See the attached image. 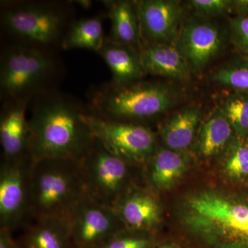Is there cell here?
<instances>
[{"mask_svg": "<svg viewBox=\"0 0 248 248\" xmlns=\"http://www.w3.org/2000/svg\"><path fill=\"white\" fill-rule=\"evenodd\" d=\"M86 109L57 90L41 94L29 103V156L38 160L79 161L94 138L82 118Z\"/></svg>", "mask_w": 248, "mask_h": 248, "instance_id": "6da1fadb", "label": "cell"}, {"mask_svg": "<svg viewBox=\"0 0 248 248\" xmlns=\"http://www.w3.org/2000/svg\"><path fill=\"white\" fill-rule=\"evenodd\" d=\"M184 230L203 248H248V192L205 190L181 205Z\"/></svg>", "mask_w": 248, "mask_h": 248, "instance_id": "7a4b0ae2", "label": "cell"}, {"mask_svg": "<svg viewBox=\"0 0 248 248\" xmlns=\"http://www.w3.org/2000/svg\"><path fill=\"white\" fill-rule=\"evenodd\" d=\"M74 12L70 1H3L1 31L8 44L56 53L76 19Z\"/></svg>", "mask_w": 248, "mask_h": 248, "instance_id": "3957f363", "label": "cell"}, {"mask_svg": "<svg viewBox=\"0 0 248 248\" xmlns=\"http://www.w3.org/2000/svg\"><path fill=\"white\" fill-rule=\"evenodd\" d=\"M87 195L79 162L47 159L32 161L29 186V213L36 220L69 221Z\"/></svg>", "mask_w": 248, "mask_h": 248, "instance_id": "277c9868", "label": "cell"}, {"mask_svg": "<svg viewBox=\"0 0 248 248\" xmlns=\"http://www.w3.org/2000/svg\"><path fill=\"white\" fill-rule=\"evenodd\" d=\"M62 75L63 67L56 53L7 44L0 58L1 102H31L57 90Z\"/></svg>", "mask_w": 248, "mask_h": 248, "instance_id": "5b68a950", "label": "cell"}, {"mask_svg": "<svg viewBox=\"0 0 248 248\" xmlns=\"http://www.w3.org/2000/svg\"><path fill=\"white\" fill-rule=\"evenodd\" d=\"M178 99L177 93L164 83L140 81L116 86L110 82L90 91L87 109L108 120L136 123L164 113Z\"/></svg>", "mask_w": 248, "mask_h": 248, "instance_id": "8992f818", "label": "cell"}, {"mask_svg": "<svg viewBox=\"0 0 248 248\" xmlns=\"http://www.w3.org/2000/svg\"><path fill=\"white\" fill-rule=\"evenodd\" d=\"M88 195L115 208L124 197L128 178V162L108 151L97 139L79 161Z\"/></svg>", "mask_w": 248, "mask_h": 248, "instance_id": "52a82bcc", "label": "cell"}, {"mask_svg": "<svg viewBox=\"0 0 248 248\" xmlns=\"http://www.w3.org/2000/svg\"><path fill=\"white\" fill-rule=\"evenodd\" d=\"M93 136L112 154L132 164L146 162L154 154L155 133L148 127L132 122L103 118L89 112L82 114Z\"/></svg>", "mask_w": 248, "mask_h": 248, "instance_id": "ba28073f", "label": "cell"}, {"mask_svg": "<svg viewBox=\"0 0 248 248\" xmlns=\"http://www.w3.org/2000/svg\"><path fill=\"white\" fill-rule=\"evenodd\" d=\"M69 223L76 248H100L125 227L113 208L88 194L72 214Z\"/></svg>", "mask_w": 248, "mask_h": 248, "instance_id": "9c48e42d", "label": "cell"}, {"mask_svg": "<svg viewBox=\"0 0 248 248\" xmlns=\"http://www.w3.org/2000/svg\"><path fill=\"white\" fill-rule=\"evenodd\" d=\"M32 161L4 160L0 172V223L1 228L12 231L29 213V186Z\"/></svg>", "mask_w": 248, "mask_h": 248, "instance_id": "30bf717a", "label": "cell"}, {"mask_svg": "<svg viewBox=\"0 0 248 248\" xmlns=\"http://www.w3.org/2000/svg\"><path fill=\"white\" fill-rule=\"evenodd\" d=\"M135 2L142 45H176L182 28L183 10L179 1L141 0Z\"/></svg>", "mask_w": 248, "mask_h": 248, "instance_id": "8fae6325", "label": "cell"}, {"mask_svg": "<svg viewBox=\"0 0 248 248\" xmlns=\"http://www.w3.org/2000/svg\"><path fill=\"white\" fill-rule=\"evenodd\" d=\"M223 32L206 18L192 19L182 26L176 46L192 70L202 71L221 52Z\"/></svg>", "mask_w": 248, "mask_h": 248, "instance_id": "7c38bea8", "label": "cell"}, {"mask_svg": "<svg viewBox=\"0 0 248 248\" xmlns=\"http://www.w3.org/2000/svg\"><path fill=\"white\" fill-rule=\"evenodd\" d=\"M29 103L26 100L2 102L0 114V142L6 161L29 156Z\"/></svg>", "mask_w": 248, "mask_h": 248, "instance_id": "4fadbf2b", "label": "cell"}, {"mask_svg": "<svg viewBox=\"0 0 248 248\" xmlns=\"http://www.w3.org/2000/svg\"><path fill=\"white\" fill-rule=\"evenodd\" d=\"M142 65L147 74L186 81L192 68L176 45H143L140 48Z\"/></svg>", "mask_w": 248, "mask_h": 248, "instance_id": "5bb4252c", "label": "cell"}, {"mask_svg": "<svg viewBox=\"0 0 248 248\" xmlns=\"http://www.w3.org/2000/svg\"><path fill=\"white\" fill-rule=\"evenodd\" d=\"M114 210L129 231L148 233L161 219V209L157 202L141 190L125 194Z\"/></svg>", "mask_w": 248, "mask_h": 248, "instance_id": "9a60e30c", "label": "cell"}, {"mask_svg": "<svg viewBox=\"0 0 248 248\" xmlns=\"http://www.w3.org/2000/svg\"><path fill=\"white\" fill-rule=\"evenodd\" d=\"M112 74L111 84L125 86L141 81L146 73L140 51L130 46L111 42L107 38L99 53Z\"/></svg>", "mask_w": 248, "mask_h": 248, "instance_id": "2e32d148", "label": "cell"}, {"mask_svg": "<svg viewBox=\"0 0 248 248\" xmlns=\"http://www.w3.org/2000/svg\"><path fill=\"white\" fill-rule=\"evenodd\" d=\"M102 2L111 22L110 33L107 38L140 50L142 42L135 1L106 0Z\"/></svg>", "mask_w": 248, "mask_h": 248, "instance_id": "e0dca14e", "label": "cell"}, {"mask_svg": "<svg viewBox=\"0 0 248 248\" xmlns=\"http://www.w3.org/2000/svg\"><path fill=\"white\" fill-rule=\"evenodd\" d=\"M200 116V108L197 106H189L176 112L160 129L165 145L179 153L187 149L193 141Z\"/></svg>", "mask_w": 248, "mask_h": 248, "instance_id": "ac0fdd59", "label": "cell"}, {"mask_svg": "<svg viewBox=\"0 0 248 248\" xmlns=\"http://www.w3.org/2000/svg\"><path fill=\"white\" fill-rule=\"evenodd\" d=\"M23 248H76L69 221L58 218L36 220L23 240Z\"/></svg>", "mask_w": 248, "mask_h": 248, "instance_id": "d6986e66", "label": "cell"}, {"mask_svg": "<svg viewBox=\"0 0 248 248\" xmlns=\"http://www.w3.org/2000/svg\"><path fill=\"white\" fill-rule=\"evenodd\" d=\"M104 16L75 19L62 40L61 48L69 50L84 49L99 53L107 37L104 35Z\"/></svg>", "mask_w": 248, "mask_h": 248, "instance_id": "ffe728a7", "label": "cell"}, {"mask_svg": "<svg viewBox=\"0 0 248 248\" xmlns=\"http://www.w3.org/2000/svg\"><path fill=\"white\" fill-rule=\"evenodd\" d=\"M236 140L231 124L218 108L201 128L198 151L203 157H212L231 146Z\"/></svg>", "mask_w": 248, "mask_h": 248, "instance_id": "44dd1931", "label": "cell"}, {"mask_svg": "<svg viewBox=\"0 0 248 248\" xmlns=\"http://www.w3.org/2000/svg\"><path fill=\"white\" fill-rule=\"evenodd\" d=\"M186 169V160L179 152L161 148L153 154L150 180L156 188L169 190L184 175Z\"/></svg>", "mask_w": 248, "mask_h": 248, "instance_id": "7402d4cb", "label": "cell"}, {"mask_svg": "<svg viewBox=\"0 0 248 248\" xmlns=\"http://www.w3.org/2000/svg\"><path fill=\"white\" fill-rule=\"evenodd\" d=\"M218 109L231 124L238 140L248 139V93L234 92L225 96Z\"/></svg>", "mask_w": 248, "mask_h": 248, "instance_id": "603a6c76", "label": "cell"}, {"mask_svg": "<svg viewBox=\"0 0 248 248\" xmlns=\"http://www.w3.org/2000/svg\"><path fill=\"white\" fill-rule=\"evenodd\" d=\"M211 80L217 84L248 93V60L244 59L221 67L212 74Z\"/></svg>", "mask_w": 248, "mask_h": 248, "instance_id": "cb8c5ba5", "label": "cell"}, {"mask_svg": "<svg viewBox=\"0 0 248 248\" xmlns=\"http://www.w3.org/2000/svg\"><path fill=\"white\" fill-rule=\"evenodd\" d=\"M225 174L234 182L248 179V140H236L228 148L224 163Z\"/></svg>", "mask_w": 248, "mask_h": 248, "instance_id": "d4e9b609", "label": "cell"}, {"mask_svg": "<svg viewBox=\"0 0 248 248\" xmlns=\"http://www.w3.org/2000/svg\"><path fill=\"white\" fill-rule=\"evenodd\" d=\"M100 248H155V240L148 232H121Z\"/></svg>", "mask_w": 248, "mask_h": 248, "instance_id": "484cf974", "label": "cell"}, {"mask_svg": "<svg viewBox=\"0 0 248 248\" xmlns=\"http://www.w3.org/2000/svg\"><path fill=\"white\" fill-rule=\"evenodd\" d=\"M229 27L235 48L248 60V14L237 15L232 18Z\"/></svg>", "mask_w": 248, "mask_h": 248, "instance_id": "4316f807", "label": "cell"}, {"mask_svg": "<svg viewBox=\"0 0 248 248\" xmlns=\"http://www.w3.org/2000/svg\"><path fill=\"white\" fill-rule=\"evenodd\" d=\"M190 4L197 16L206 19L234 11L233 1L228 0H192Z\"/></svg>", "mask_w": 248, "mask_h": 248, "instance_id": "83f0119b", "label": "cell"}, {"mask_svg": "<svg viewBox=\"0 0 248 248\" xmlns=\"http://www.w3.org/2000/svg\"><path fill=\"white\" fill-rule=\"evenodd\" d=\"M0 248H23L15 241L11 231L7 228H1L0 231Z\"/></svg>", "mask_w": 248, "mask_h": 248, "instance_id": "f1b7e54d", "label": "cell"}, {"mask_svg": "<svg viewBox=\"0 0 248 248\" xmlns=\"http://www.w3.org/2000/svg\"><path fill=\"white\" fill-rule=\"evenodd\" d=\"M155 248H179L176 245L171 244H165L156 246Z\"/></svg>", "mask_w": 248, "mask_h": 248, "instance_id": "f546056e", "label": "cell"}, {"mask_svg": "<svg viewBox=\"0 0 248 248\" xmlns=\"http://www.w3.org/2000/svg\"></svg>", "mask_w": 248, "mask_h": 248, "instance_id": "4dcf8cb0", "label": "cell"}]
</instances>
